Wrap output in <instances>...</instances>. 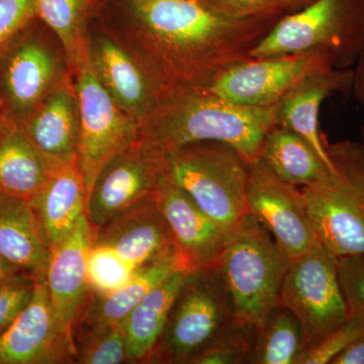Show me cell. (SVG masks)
I'll return each instance as SVG.
<instances>
[{"label":"cell","mask_w":364,"mask_h":364,"mask_svg":"<svg viewBox=\"0 0 364 364\" xmlns=\"http://www.w3.org/2000/svg\"><path fill=\"white\" fill-rule=\"evenodd\" d=\"M287 14L235 16L203 0H98L95 18L173 87H208Z\"/></svg>","instance_id":"6da1fadb"},{"label":"cell","mask_w":364,"mask_h":364,"mask_svg":"<svg viewBox=\"0 0 364 364\" xmlns=\"http://www.w3.org/2000/svg\"><path fill=\"white\" fill-rule=\"evenodd\" d=\"M277 105L234 104L208 87H173L139 127V136L163 152L215 141L233 147L246 162L258 159L268 132L277 124Z\"/></svg>","instance_id":"7a4b0ae2"},{"label":"cell","mask_w":364,"mask_h":364,"mask_svg":"<svg viewBox=\"0 0 364 364\" xmlns=\"http://www.w3.org/2000/svg\"><path fill=\"white\" fill-rule=\"evenodd\" d=\"M291 259L252 215L230 234L215 270L226 287L237 322L259 329L279 305Z\"/></svg>","instance_id":"3957f363"},{"label":"cell","mask_w":364,"mask_h":364,"mask_svg":"<svg viewBox=\"0 0 364 364\" xmlns=\"http://www.w3.org/2000/svg\"><path fill=\"white\" fill-rule=\"evenodd\" d=\"M364 50V0H313L287 14L257 43L249 58L317 52L336 69L355 65Z\"/></svg>","instance_id":"277c9868"},{"label":"cell","mask_w":364,"mask_h":364,"mask_svg":"<svg viewBox=\"0 0 364 364\" xmlns=\"http://www.w3.org/2000/svg\"><path fill=\"white\" fill-rule=\"evenodd\" d=\"M172 181L227 234L247 219L248 162L231 146L215 141L164 152Z\"/></svg>","instance_id":"5b68a950"},{"label":"cell","mask_w":364,"mask_h":364,"mask_svg":"<svg viewBox=\"0 0 364 364\" xmlns=\"http://www.w3.org/2000/svg\"><path fill=\"white\" fill-rule=\"evenodd\" d=\"M334 170L303 186L311 221L321 242L337 257L364 255V149L360 143L327 142Z\"/></svg>","instance_id":"8992f818"},{"label":"cell","mask_w":364,"mask_h":364,"mask_svg":"<svg viewBox=\"0 0 364 364\" xmlns=\"http://www.w3.org/2000/svg\"><path fill=\"white\" fill-rule=\"evenodd\" d=\"M71 78L61 41L38 18L0 55V116L21 126Z\"/></svg>","instance_id":"52a82bcc"},{"label":"cell","mask_w":364,"mask_h":364,"mask_svg":"<svg viewBox=\"0 0 364 364\" xmlns=\"http://www.w3.org/2000/svg\"><path fill=\"white\" fill-rule=\"evenodd\" d=\"M235 321L231 298L215 270L188 273L146 363L191 364Z\"/></svg>","instance_id":"ba28073f"},{"label":"cell","mask_w":364,"mask_h":364,"mask_svg":"<svg viewBox=\"0 0 364 364\" xmlns=\"http://www.w3.org/2000/svg\"><path fill=\"white\" fill-rule=\"evenodd\" d=\"M279 305L298 318L305 349L343 324L348 313L340 287L338 257L322 243L291 260L280 289Z\"/></svg>","instance_id":"9c48e42d"},{"label":"cell","mask_w":364,"mask_h":364,"mask_svg":"<svg viewBox=\"0 0 364 364\" xmlns=\"http://www.w3.org/2000/svg\"><path fill=\"white\" fill-rule=\"evenodd\" d=\"M73 82L80 122L77 165L88 196L105 165L138 138L139 124L100 85L88 57L73 74Z\"/></svg>","instance_id":"30bf717a"},{"label":"cell","mask_w":364,"mask_h":364,"mask_svg":"<svg viewBox=\"0 0 364 364\" xmlns=\"http://www.w3.org/2000/svg\"><path fill=\"white\" fill-rule=\"evenodd\" d=\"M166 172L164 152L138 136L105 165L93 183L86 203L93 232L124 210L155 200Z\"/></svg>","instance_id":"8fae6325"},{"label":"cell","mask_w":364,"mask_h":364,"mask_svg":"<svg viewBox=\"0 0 364 364\" xmlns=\"http://www.w3.org/2000/svg\"><path fill=\"white\" fill-rule=\"evenodd\" d=\"M86 48L91 69L100 85L140 127L156 109L168 86L95 16L88 26Z\"/></svg>","instance_id":"7c38bea8"},{"label":"cell","mask_w":364,"mask_h":364,"mask_svg":"<svg viewBox=\"0 0 364 364\" xmlns=\"http://www.w3.org/2000/svg\"><path fill=\"white\" fill-rule=\"evenodd\" d=\"M246 200L249 213L272 234L291 261L322 244L301 189L279 178L260 158L248 163Z\"/></svg>","instance_id":"4fadbf2b"},{"label":"cell","mask_w":364,"mask_h":364,"mask_svg":"<svg viewBox=\"0 0 364 364\" xmlns=\"http://www.w3.org/2000/svg\"><path fill=\"white\" fill-rule=\"evenodd\" d=\"M331 68L329 57L317 52L248 58L223 72L208 88L234 104L273 107L309 74Z\"/></svg>","instance_id":"5bb4252c"},{"label":"cell","mask_w":364,"mask_h":364,"mask_svg":"<svg viewBox=\"0 0 364 364\" xmlns=\"http://www.w3.org/2000/svg\"><path fill=\"white\" fill-rule=\"evenodd\" d=\"M77 363L73 338L60 325L46 279L36 280L30 303L0 336V364Z\"/></svg>","instance_id":"9a60e30c"},{"label":"cell","mask_w":364,"mask_h":364,"mask_svg":"<svg viewBox=\"0 0 364 364\" xmlns=\"http://www.w3.org/2000/svg\"><path fill=\"white\" fill-rule=\"evenodd\" d=\"M156 203L168 223L184 272L215 269L230 235L172 181L168 172L158 186Z\"/></svg>","instance_id":"2e32d148"},{"label":"cell","mask_w":364,"mask_h":364,"mask_svg":"<svg viewBox=\"0 0 364 364\" xmlns=\"http://www.w3.org/2000/svg\"><path fill=\"white\" fill-rule=\"evenodd\" d=\"M92 244L111 248L136 268L178 255L171 230L158 208L156 198L117 215L95 232Z\"/></svg>","instance_id":"e0dca14e"},{"label":"cell","mask_w":364,"mask_h":364,"mask_svg":"<svg viewBox=\"0 0 364 364\" xmlns=\"http://www.w3.org/2000/svg\"><path fill=\"white\" fill-rule=\"evenodd\" d=\"M93 232L86 214L59 245L51 250L46 284L62 329L73 338L75 324L91 293L86 274V258L93 243Z\"/></svg>","instance_id":"ac0fdd59"},{"label":"cell","mask_w":364,"mask_h":364,"mask_svg":"<svg viewBox=\"0 0 364 364\" xmlns=\"http://www.w3.org/2000/svg\"><path fill=\"white\" fill-rule=\"evenodd\" d=\"M79 126L73 78L53 90L21 124L50 168L77 160Z\"/></svg>","instance_id":"d6986e66"},{"label":"cell","mask_w":364,"mask_h":364,"mask_svg":"<svg viewBox=\"0 0 364 364\" xmlns=\"http://www.w3.org/2000/svg\"><path fill=\"white\" fill-rule=\"evenodd\" d=\"M352 80L351 68L313 72L296 83L277 105V124L305 139L333 170L327 141L321 134L318 114L321 105L327 98L352 90Z\"/></svg>","instance_id":"ffe728a7"},{"label":"cell","mask_w":364,"mask_h":364,"mask_svg":"<svg viewBox=\"0 0 364 364\" xmlns=\"http://www.w3.org/2000/svg\"><path fill=\"white\" fill-rule=\"evenodd\" d=\"M30 203L41 233L52 250L86 214L87 193L77 160L53 167L44 186Z\"/></svg>","instance_id":"44dd1931"},{"label":"cell","mask_w":364,"mask_h":364,"mask_svg":"<svg viewBox=\"0 0 364 364\" xmlns=\"http://www.w3.org/2000/svg\"><path fill=\"white\" fill-rule=\"evenodd\" d=\"M0 253L36 279H46L51 249L30 200L0 196Z\"/></svg>","instance_id":"7402d4cb"},{"label":"cell","mask_w":364,"mask_h":364,"mask_svg":"<svg viewBox=\"0 0 364 364\" xmlns=\"http://www.w3.org/2000/svg\"><path fill=\"white\" fill-rule=\"evenodd\" d=\"M176 272H184L177 254L138 268L128 284L111 294L91 291L72 332L77 327L123 323L151 289Z\"/></svg>","instance_id":"603a6c76"},{"label":"cell","mask_w":364,"mask_h":364,"mask_svg":"<svg viewBox=\"0 0 364 364\" xmlns=\"http://www.w3.org/2000/svg\"><path fill=\"white\" fill-rule=\"evenodd\" d=\"M51 169L20 124L0 116V196L30 200L44 186Z\"/></svg>","instance_id":"cb8c5ba5"},{"label":"cell","mask_w":364,"mask_h":364,"mask_svg":"<svg viewBox=\"0 0 364 364\" xmlns=\"http://www.w3.org/2000/svg\"><path fill=\"white\" fill-rule=\"evenodd\" d=\"M188 273L176 272L146 294L124 321L128 363H147Z\"/></svg>","instance_id":"d4e9b609"},{"label":"cell","mask_w":364,"mask_h":364,"mask_svg":"<svg viewBox=\"0 0 364 364\" xmlns=\"http://www.w3.org/2000/svg\"><path fill=\"white\" fill-rule=\"evenodd\" d=\"M259 158L282 181L301 188L333 171L305 139L279 124L268 132Z\"/></svg>","instance_id":"484cf974"},{"label":"cell","mask_w":364,"mask_h":364,"mask_svg":"<svg viewBox=\"0 0 364 364\" xmlns=\"http://www.w3.org/2000/svg\"><path fill=\"white\" fill-rule=\"evenodd\" d=\"M98 0H38V18L58 37L65 49L72 75L87 57L88 26Z\"/></svg>","instance_id":"4316f807"},{"label":"cell","mask_w":364,"mask_h":364,"mask_svg":"<svg viewBox=\"0 0 364 364\" xmlns=\"http://www.w3.org/2000/svg\"><path fill=\"white\" fill-rule=\"evenodd\" d=\"M305 349L298 318L284 306H277L256 333L249 364H296Z\"/></svg>","instance_id":"83f0119b"},{"label":"cell","mask_w":364,"mask_h":364,"mask_svg":"<svg viewBox=\"0 0 364 364\" xmlns=\"http://www.w3.org/2000/svg\"><path fill=\"white\" fill-rule=\"evenodd\" d=\"M72 335L77 363H128L124 322L77 327Z\"/></svg>","instance_id":"f1b7e54d"},{"label":"cell","mask_w":364,"mask_h":364,"mask_svg":"<svg viewBox=\"0 0 364 364\" xmlns=\"http://www.w3.org/2000/svg\"><path fill=\"white\" fill-rule=\"evenodd\" d=\"M138 268L129 264L111 248L91 245L86 258V274L91 291L111 294L130 282Z\"/></svg>","instance_id":"f546056e"},{"label":"cell","mask_w":364,"mask_h":364,"mask_svg":"<svg viewBox=\"0 0 364 364\" xmlns=\"http://www.w3.org/2000/svg\"><path fill=\"white\" fill-rule=\"evenodd\" d=\"M257 329L235 321L221 336L198 354L191 364L248 363Z\"/></svg>","instance_id":"4dcf8cb0"},{"label":"cell","mask_w":364,"mask_h":364,"mask_svg":"<svg viewBox=\"0 0 364 364\" xmlns=\"http://www.w3.org/2000/svg\"><path fill=\"white\" fill-rule=\"evenodd\" d=\"M364 335V321L359 317H348L343 324L321 340L318 343L305 349L296 364H327L344 350L354 340Z\"/></svg>","instance_id":"1f68e13d"},{"label":"cell","mask_w":364,"mask_h":364,"mask_svg":"<svg viewBox=\"0 0 364 364\" xmlns=\"http://www.w3.org/2000/svg\"><path fill=\"white\" fill-rule=\"evenodd\" d=\"M38 0H0V55L38 20Z\"/></svg>","instance_id":"d6a6232c"},{"label":"cell","mask_w":364,"mask_h":364,"mask_svg":"<svg viewBox=\"0 0 364 364\" xmlns=\"http://www.w3.org/2000/svg\"><path fill=\"white\" fill-rule=\"evenodd\" d=\"M36 280L28 273H23L0 284V336L30 303L35 291Z\"/></svg>","instance_id":"836d02e7"},{"label":"cell","mask_w":364,"mask_h":364,"mask_svg":"<svg viewBox=\"0 0 364 364\" xmlns=\"http://www.w3.org/2000/svg\"><path fill=\"white\" fill-rule=\"evenodd\" d=\"M338 277L348 317L364 321V255L339 257Z\"/></svg>","instance_id":"e575fe53"},{"label":"cell","mask_w":364,"mask_h":364,"mask_svg":"<svg viewBox=\"0 0 364 364\" xmlns=\"http://www.w3.org/2000/svg\"><path fill=\"white\" fill-rule=\"evenodd\" d=\"M217 11L235 16H253L269 13H287L277 6V0H203Z\"/></svg>","instance_id":"d590c367"},{"label":"cell","mask_w":364,"mask_h":364,"mask_svg":"<svg viewBox=\"0 0 364 364\" xmlns=\"http://www.w3.org/2000/svg\"><path fill=\"white\" fill-rule=\"evenodd\" d=\"M331 364H364V335L340 352Z\"/></svg>","instance_id":"8d00e7d4"},{"label":"cell","mask_w":364,"mask_h":364,"mask_svg":"<svg viewBox=\"0 0 364 364\" xmlns=\"http://www.w3.org/2000/svg\"><path fill=\"white\" fill-rule=\"evenodd\" d=\"M352 70H353V80H352L351 91H353L356 100L363 107L364 112V50ZM361 138H363V141L360 144L364 149V123L363 129H361Z\"/></svg>","instance_id":"74e56055"},{"label":"cell","mask_w":364,"mask_h":364,"mask_svg":"<svg viewBox=\"0 0 364 364\" xmlns=\"http://www.w3.org/2000/svg\"><path fill=\"white\" fill-rule=\"evenodd\" d=\"M23 273L26 272L0 253V284L16 279V277L23 274Z\"/></svg>","instance_id":"f35d334b"},{"label":"cell","mask_w":364,"mask_h":364,"mask_svg":"<svg viewBox=\"0 0 364 364\" xmlns=\"http://www.w3.org/2000/svg\"><path fill=\"white\" fill-rule=\"evenodd\" d=\"M311 1L313 0H277V6L280 11L291 14L306 6Z\"/></svg>","instance_id":"ab89813d"}]
</instances>
